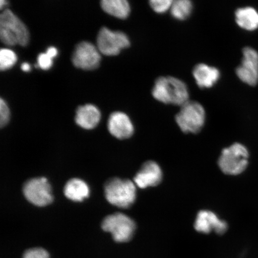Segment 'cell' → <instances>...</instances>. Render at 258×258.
Returning a JSON list of instances; mask_svg holds the SVG:
<instances>
[{
	"instance_id": "obj_3",
	"label": "cell",
	"mask_w": 258,
	"mask_h": 258,
	"mask_svg": "<svg viewBox=\"0 0 258 258\" xmlns=\"http://www.w3.org/2000/svg\"><path fill=\"white\" fill-rule=\"evenodd\" d=\"M105 194L110 204L119 208L127 209L136 200V185L130 180L114 177L106 182Z\"/></svg>"
},
{
	"instance_id": "obj_1",
	"label": "cell",
	"mask_w": 258,
	"mask_h": 258,
	"mask_svg": "<svg viewBox=\"0 0 258 258\" xmlns=\"http://www.w3.org/2000/svg\"><path fill=\"white\" fill-rule=\"evenodd\" d=\"M152 94L157 101L165 104L181 106L189 101L186 84L173 77H161L156 81Z\"/></svg>"
},
{
	"instance_id": "obj_8",
	"label": "cell",
	"mask_w": 258,
	"mask_h": 258,
	"mask_svg": "<svg viewBox=\"0 0 258 258\" xmlns=\"http://www.w3.org/2000/svg\"><path fill=\"white\" fill-rule=\"evenodd\" d=\"M23 191L28 202L39 207L47 206L53 201L51 187L46 177L29 180L25 183Z\"/></svg>"
},
{
	"instance_id": "obj_17",
	"label": "cell",
	"mask_w": 258,
	"mask_h": 258,
	"mask_svg": "<svg viewBox=\"0 0 258 258\" xmlns=\"http://www.w3.org/2000/svg\"><path fill=\"white\" fill-rule=\"evenodd\" d=\"M235 19L237 24L243 30L253 31L258 28V12L253 8L237 9Z\"/></svg>"
},
{
	"instance_id": "obj_13",
	"label": "cell",
	"mask_w": 258,
	"mask_h": 258,
	"mask_svg": "<svg viewBox=\"0 0 258 258\" xmlns=\"http://www.w3.org/2000/svg\"><path fill=\"white\" fill-rule=\"evenodd\" d=\"M108 128L112 136L120 140L131 137L134 132L130 118L122 112H114L109 116Z\"/></svg>"
},
{
	"instance_id": "obj_2",
	"label": "cell",
	"mask_w": 258,
	"mask_h": 258,
	"mask_svg": "<svg viewBox=\"0 0 258 258\" xmlns=\"http://www.w3.org/2000/svg\"><path fill=\"white\" fill-rule=\"evenodd\" d=\"M0 38L7 46H26L30 41V32L20 19L6 9L0 16Z\"/></svg>"
},
{
	"instance_id": "obj_25",
	"label": "cell",
	"mask_w": 258,
	"mask_h": 258,
	"mask_svg": "<svg viewBox=\"0 0 258 258\" xmlns=\"http://www.w3.org/2000/svg\"><path fill=\"white\" fill-rule=\"evenodd\" d=\"M46 53L47 54L48 56H49L53 59V58L57 56L58 50L56 47H50L47 48Z\"/></svg>"
},
{
	"instance_id": "obj_7",
	"label": "cell",
	"mask_w": 258,
	"mask_h": 258,
	"mask_svg": "<svg viewBox=\"0 0 258 258\" xmlns=\"http://www.w3.org/2000/svg\"><path fill=\"white\" fill-rule=\"evenodd\" d=\"M127 35L121 31H113L104 27L99 31L97 37V47L106 56H115L121 50L130 46Z\"/></svg>"
},
{
	"instance_id": "obj_15",
	"label": "cell",
	"mask_w": 258,
	"mask_h": 258,
	"mask_svg": "<svg viewBox=\"0 0 258 258\" xmlns=\"http://www.w3.org/2000/svg\"><path fill=\"white\" fill-rule=\"evenodd\" d=\"M101 116V112L95 105L80 106L76 112V122L81 127L92 129L98 124Z\"/></svg>"
},
{
	"instance_id": "obj_5",
	"label": "cell",
	"mask_w": 258,
	"mask_h": 258,
	"mask_svg": "<svg viewBox=\"0 0 258 258\" xmlns=\"http://www.w3.org/2000/svg\"><path fill=\"white\" fill-rule=\"evenodd\" d=\"M206 112L203 106L195 101L186 102L176 115V121L184 133L197 134L205 124Z\"/></svg>"
},
{
	"instance_id": "obj_24",
	"label": "cell",
	"mask_w": 258,
	"mask_h": 258,
	"mask_svg": "<svg viewBox=\"0 0 258 258\" xmlns=\"http://www.w3.org/2000/svg\"><path fill=\"white\" fill-rule=\"evenodd\" d=\"M53 59L46 53H40L37 58L38 67L43 70H49L53 66Z\"/></svg>"
},
{
	"instance_id": "obj_18",
	"label": "cell",
	"mask_w": 258,
	"mask_h": 258,
	"mask_svg": "<svg viewBox=\"0 0 258 258\" xmlns=\"http://www.w3.org/2000/svg\"><path fill=\"white\" fill-rule=\"evenodd\" d=\"M101 8L106 14L114 17L125 19L131 13L128 0H101Z\"/></svg>"
},
{
	"instance_id": "obj_14",
	"label": "cell",
	"mask_w": 258,
	"mask_h": 258,
	"mask_svg": "<svg viewBox=\"0 0 258 258\" xmlns=\"http://www.w3.org/2000/svg\"><path fill=\"white\" fill-rule=\"evenodd\" d=\"M192 74L197 85L202 89L212 88L221 77L220 72L217 68L205 63L197 64L193 70Z\"/></svg>"
},
{
	"instance_id": "obj_27",
	"label": "cell",
	"mask_w": 258,
	"mask_h": 258,
	"mask_svg": "<svg viewBox=\"0 0 258 258\" xmlns=\"http://www.w3.org/2000/svg\"><path fill=\"white\" fill-rule=\"evenodd\" d=\"M8 5L7 0H0V8L2 9Z\"/></svg>"
},
{
	"instance_id": "obj_23",
	"label": "cell",
	"mask_w": 258,
	"mask_h": 258,
	"mask_svg": "<svg viewBox=\"0 0 258 258\" xmlns=\"http://www.w3.org/2000/svg\"><path fill=\"white\" fill-rule=\"evenodd\" d=\"M9 108L6 102L1 99L0 100V125L3 127L8 124L10 119Z\"/></svg>"
},
{
	"instance_id": "obj_4",
	"label": "cell",
	"mask_w": 258,
	"mask_h": 258,
	"mask_svg": "<svg viewBox=\"0 0 258 258\" xmlns=\"http://www.w3.org/2000/svg\"><path fill=\"white\" fill-rule=\"evenodd\" d=\"M249 156V152L243 145L234 144L222 151L218 161L219 168L226 175H239L247 168Z\"/></svg>"
},
{
	"instance_id": "obj_12",
	"label": "cell",
	"mask_w": 258,
	"mask_h": 258,
	"mask_svg": "<svg viewBox=\"0 0 258 258\" xmlns=\"http://www.w3.org/2000/svg\"><path fill=\"white\" fill-rule=\"evenodd\" d=\"M163 178L160 166L153 161L145 163L134 177L135 185L141 189L159 185Z\"/></svg>"
},
{
	"instance_id": "obj_19",
	"label": "cell",
	"mask_w": 258,
	"mask_h": 258,
	"mask_svg": "<svg viewBox=\"0 0 258 258\" xmlns=\"http://www.w3.org/2000/svg\"><path fill=\"white\" fill-rule=\"evenodd\" d=\"M192 9L191 0H174L170 11L174 19L183 21L191 15Z\"/></svg>"
},
{
	"instance_id": "obj_20",
	"label": "cell",
	"mask_w": 258,
	"mask_h": 258,
	"mask_svg": "<svg viewBox=\"0 0 258 258\" xmlns=\"http://www.w3.org/2000/svg\"><path fill=\"white\" fill-rule=\"evenodd\" d=\"M17 60L18 57L14 51L9 48H2L0 51V69L2 71L12 69Z\"/></svg>"
},
{
	"instance_id": "obj_16",
	"label": "cell",
	"mask_w": 258,
	"mask_h": 258,
	"mask_svg": "<svg viewBox=\"0 0 258 258\" xmlns=\"http://www.w3.org/2000/svg\"><path fill=\"white\" fill-rule=\"evenodd\" d=\"M90 189L88 184L83 180L74 178L67 183L64 188L66 198L74 202H82L89 196Z\"/></svg>"
},
{
	"instance_id": "obj_6",
	"label": "cell",
	"mask_w": 258,
	"mask_h": 258,
	"mask_svg": "<svg viewBox=\"0 0 258 258\" xmlns=\"http://www.w3.org/2000/svg\"><path fill=\"white\" fill-rule=\"evenodd\" d=\"M102 228L110 233L113 239L118 243H125L133 237L136 224L133 219L121 213L107 216L102 221Z\"/></svg>"
},
{
	"instance_id": "obj_22",
	"label": "cell",
	"mask_w": 258,
	"mask_h": 258,
	"mask_svg": "<svg viewBox=\"0 0 258 258\" xmlns=\"http://www.w3.org/2000/svg\"><path fill=\"white\" fill-rule=\"evenodd\" d=\"M22 258H50V255L46 250L37 247L26 250Z\"/></svg>"
},
{
	"instance_id": "obj_21",
	"label": "cell",
	"mask_w": 258,
	"mask_h": 258,
	"mask_svg": "<svg viewBox=\"0 0 258 258\" xmlns=\"http://www.w3.org/2000/svg\"><path fill=\"white\" fill-rule=\"evenodd\" d=\"M174 0H149L151 9L157 14H162L170 11Z\"/></svg>"
},
{
	"instance_id": "obj_11",
	"label": "cell",
	"mask_w": 258,
	"mask_h": 258,
	"mask_svg": "<svg viewBox=\"0 0 258 258\" xmlns=\"http://www.w3.org/2000/svg\"><path fill=\"white\" fill-rule=\"evenodd\" d=\"M195 228L199 233L209 234L214 231L218 234H223L228 229L227 222L218 217L210 211H201L198 213Z\"/></svg>"
},
{
	"instance_id": "obj_10",
	"label": "cell",
	"mask_w": 258,
	"mask_h": 258,
	"mask_svg": "<svg viewBox=\"0 0 258 258\" xmlns=\"http://www.w3.org/2000/svg\"><path fill=\"white\" fill-rule=\"evenodd\" d=\"M236 74L238 78L247 85L254 86L258 83V53L251 47H245L243 59L237 67Z\"/></svg>"
},
{
	"instance_id": "obj_26",
	"label": "cell",
	"mask_w": 258,
	"mask_h": 258,
	"mask_svg": "<svg viewBox=\"0 0 258 258\" xmlns=\"http://www.w3.org/2000/svg\"><path fill=\"white\" fill-rule=\"evenodd\" d=\"M21 69L24 72H30L31 67L30 63L24 62L21 64Z\"/></svg>"
},
{
	"instance_id": "obj_9",
	"label": "cell",
	"mask_w": 258,
	"mask_h": 258,
	"mask_svg": "<svg viewBox=\"0 0 258 258\" xmlns=\"http://www.w3.org/2000/svg\"><path fill=\"white\" fill-rule=\"evenodd\" d=\"M101 60V52L98 48L88 41H83L77 45L72 57L74 66L84 70L96 69Z\"/></svg>"
}]
</instances>
